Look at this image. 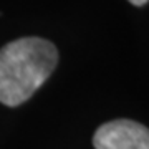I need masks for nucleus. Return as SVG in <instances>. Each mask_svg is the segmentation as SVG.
I'll return each instance as SVG.
<instances>
[{
	"instance_id": "1",
	"label": "nucleus",
	"mask_w": 149,
	"mask_h": 149,
	"mask_svg": "<svg viewBox=\"0 0 149 149\" xmlns=\"http://www.w3.org/2000/svg\"><path fill=\"white\" fill-rule=\"evenodd\" d=\"M58 50L40 37H25L0 50V103L15 108L25 103L50 78Z\"/></svg>"
},
{
	"instance_id": "2",
	"label": "nucleus",
	"mask_w": 149,
	"mask_h": 149,
	"mask_svg": "<svg viewBox=\"0 0 149 149\" xmlns=\"http://www.w3.org/2000/svg\"><path fill=\"white\" fill-rule=\"evenodd\" d=\"M95 149H149V128L131 119L104 123L93 136Z\"/></svg>"
},
{
	"instance_id": "3",
	"label": "nucleus",
	"mask_w": 149,
	"mask_h": 149,
	"mask_svg": "<svg viewBox=\"0 0 149 149\" xmlns=\"http://www.w3.org/2000/svg\"><path fill=\"white\" fill-rule=\"evenodd\" d=\"M133 5H136V7H141V5H144V3H148L149 0H129Z\"/></svg>"
}]
</instances>
